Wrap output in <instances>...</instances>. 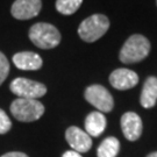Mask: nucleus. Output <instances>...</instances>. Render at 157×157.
I'll return each instance as SVG.
<instances>
[{"label": "nucleus", "instance_id": "20", "mask_svg": "<svg viewBox=\"0 0 157 157\" xmlns=\"http://www.w3.org/2000/svg\"><path fill=\"white\" fill-rule=\"evenodd\" d=\"M147 157H157V151L156 152H151V154H149Z\"/></svg>", "mask_w": 157, "mask_h": 157}, {"label": "nucleus", "instance_id": "5", "mask_svg": "<svg viewBox=\"0 0 157 157\" xmlns=\"http://www.w3.org/2000/svg\"><path fill=\"white\" fill-rule=\"evenodd\" d=\"M12 93L17 95V98L25 99H39L47 93V87L42 83L27 78H15L10 85Z\"/></svg>", "mask_w": 157, "mask_h": 157}, {"label": "nucleus", "instance_id": "11", "mask_svg": "<svg viewBox=\"0 0 157 157\" xmlns=\"http://www.w3.org/2000/svg\"><path fill=\"white\" fill-rule=\"evenodd\" d=\"M13 63L14 65L25 71H34V70H39L42 67L43 61L40 55L33 51H22V52H17L13 56Z\"/></svg>", "mask_w": 157, "mask_h": 157}, {"label": "nucleus", "instance_id": "1", "mask_svg": "<svg viewBox=\"0 0 157 157\" xmlns=\"http://www.w3.org/2000/svg\"><path fill=\"white\" fill-rule=\"evenodd\" d=\"M150 42L146 36L141 34H134L129 36L122 45L119 58L124 64H133L141 62L149 55Z\"/></svg>", "mask_w": 157, "mask_h": 157}, {"label": "nucleus", "instance_id": "21", "mask_svg": "<svg viewBox=\"0 0 157 157\" xmlns=\"http://www.w3.org/2000/svg\"><path fill=\"white\" fill-rule=\"evenodd\" d=\"M156 4H157V0H156Z\"/></svg>", "mask_w": 157, "mask_h": 157}, {"label": "nucleus", "instance_id": "6", "mask_svg": "<svg viewBox=\"0 0 157 157\" xmlns=\"http://www.w3.org/2000/svg\"><path fill=\"white\" fill-rule=\"evenodd\" d=\"M84 97L87 102H90L92 106L99 109V112L107 113L113 109L114 101H113L112 94L108 92L106 87L101 85L95 84L89 86L85 90Z\"/></svg>", "mask_w": 157, "mask_h": 157}, {"label": "nucleus", "instance_id": "2", "mask_svg": "<svg viewBox=\"0 0 157 157\" xmlns=\"http://www.w3.org/2000/svg\"><path fill=\"white\" fill-rule=\"evenodd\" d=\"M29 39L40 49H52L59 44L61 33L50 23L37 22L29 29Z\"/></svg>", "mask_w": 157, "mask_h": 157}, {"label": "nucleus", "instance_id": "17", "mask_svg": "<svg viewBox=\"0 0 157 157\" xmlns=\"http://www.w3.org/2000/svg\"><path fill=\"white\" fill-rule=\"evenodd\" d=\"M12 128V121L4 109L0 108V134L8 133Z\"/></svg>", "mask_w": 157, "mask_h": 157}, {"label": "nucleus", "instance_id": "8", "mask_svg": "<svg viewBox=\"0 0 157 157\" xmlns=\"http://www.w3.org/2000/svg\"><path fill=\"white\" fill-rule=\"evenodd\" d=\"M65 139L72 150L79 154L89 151L92 147V139L90 135L76 126H71L67 129Z\"/></svg>", "mask_w": 157, "mask_h": 157}, {"label": "nucleus", "instance_id": "15", "mask_svg": "<svg viewBox=\"0 0 157 157\" xmlns=\"http://www.w3.org/2000/svg\"><path fill=\"white\" fill-rule=\"evenodd\" d=\"M83 0H56V10L63 15H71L79 10Z\"/></svg>", "mask_w": 157, "mask_h": 157}, {"label": "nucleus", "instance_id": "4", "mask_svg": "<svg viewBox=\"0 0 157 157\" xmlns=\"http://www.w3.org/2000/svg\"><path fill=\"white\" fill-rule=\"evenodd\" d=\"M11 113L21 122H33L43 115L44 106L36 99L17 98L11 104Z\"/></svg>", "mask_w": 157, "mask_h": 157}, {"label": "nucleus", "instance_id": "7", "mask_svg": "<svg viewBox=\"0 0 157 157\" xmlns=\"http://www.w3.org/2000/svg\"><path fill=\"white\" fill-rule=\"evenodd\" d=\"M41 8V0H15L12 5L11 13L17 20H29L37 17Z\"/></svg>", "mask_w": 157, "mask_h": 157}, {"label": "nucleus", "instance_id": "18", "mask_svg": "<svg viewBox=\"0 0 157 157\" xmlns=\"http://www.w3.org/2000/svg\"><path fill=\"white\" fill-rule=\"evenodd\" d=\"M1 157H28L26 154L23 152H19V151H13V152H7V154H4Z\"/></svg>", "mask_w": 157, "mask_h": 157}, {"label": "nucleus", "instance_id": "14", "mask_svg": "<svg viewBox=\"0 0 157 157\" xmlns=\"http://www.w3.org/2000/svg\"><path fill=\"white\" fill-rule=\"evenodd\" d=\"M120 150V142L114 136H108L98 147V157H117Z\"/></svg>", "mask_w": 157, "mask_h": 157}, {"label": "nucleus", "instance_id": "10", "mask_svg": "<svg viewBox=\"0 0 157 157\" xmlns=\"http://www.w3.org/2000/svg\"><path fill=\"white\" fill-rule=\"evenodd\" d=\"M142 120L136 113L127 112L121 117V129L127 140H137L142 134Z\"/></svg>", "mask_w": 157, "mask_h": 157}, {"label": "nucleus", "instance_id": "19", "mask_svg": "<svg viewBox=\"0 0 157 157\" xmlns=\"http://www.w3.org/2000/svg\"><path fill=\"white\" fill-rule=\"evenodd\" d=\"M62 157H83V156L79 152L75 151V150H69V151L64 152Z\"/></svg>", "mask_w": 157, "mask_h": 157}, {"label": "nucleus", "instance_id": "16", "mask_svg": "<svg viewBox=\"0 0 157 157\" xmlns=\"http://www.w3.org/2000/svg\"><path fill=\"white\" fill-rule=\"evenodd\" d=\"M10 73V62L7 57L0 51V85L6 80Z\"/></svg>", "mask_w": 157, "mask_h": 157}, {"label": "nucleus", "instance_id": "9", "mask_svg": "<svg viewBox=\"0 0 157 157\" xmlns=\"http://www.w3.org/2000/svg\"><path fill=\"white\" fill-rule=\"evenodd\" d=\"M109 83L117 90H129L139 83V76L136 72L129 69H117L111 73Z\"/></svg>", "mask_w": 157, "mask_h": 157}, {"label": "nucleus", "instance_id": "12", "mask_svg": "<svg viewBox=\"0 0 157 157\" xmlns=\"http://www.w3.org/2000/svg\"><path fill=\"white\" fill-rule=\"evenodd\" d=\"M157 101V78L148 77L143 84L141 92L140 102L144 108H151Z\"/></svg>", "mask_w": 157, "mask_h": 157}, {"label": "nucleus", "instance_id": "3", "mask_svg": "<svg viewBox=\"0 0 157 157\" xmlns=\"http://www.w3.org/2000/svg\"><path fill=\"white\" fill-rule=\"evenodd\" d=\"M109 28V20L104 14H93L86 17L78 27L79 37L85 42H95L102 37Z\"/></svg>", "mask_w": 157, "mask_h": 157}, {"label": "nucleus", "instance_id": "13", "mask_svg": "<svg viewBox=\"0 0 157 157\" xmlns=\"http://www.w3.org/2000/svg\"><path fill=\"white\" fill-rule=\"evenodd\" d=\"M105 128L106 118L101 112H92L85 119V130L90 136H99L104 133Z\"/></svg>", "mask_w": 157, "mask_h": 157}]
</instances>
